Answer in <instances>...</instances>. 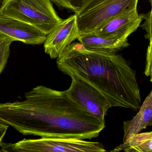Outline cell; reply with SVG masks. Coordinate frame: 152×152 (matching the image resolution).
<instances>
[{"label": "cell", "mask_w": 152, "mask_h": 152, "mask_svg": "<svg viewBox=\"0 0 152 152\" xmlns=\"http://www.w3.org/2000/svg\"><path fill=\"white\" fill-rule=\"evenodd\" d=\"M1 147H0V152H1Z\"/></svg>", "instance_id": "obj_18"}, {"label": "cell", "mask_w": 152, "mask_h": 152, "mask_svg": "<svg viewBox=\"0 0 152 152\" xmlns=\"http://www.w3.org/2000/svg\"><path fill=\"white\" fill-rule=\"evenodd\" d=\"M77 39L85 49L98 52L116 53L129 45L128 39L105 38L93 32L80 35Z\"/></svg>", "instance_id": "obj_10"}, {"label": "cell", "mask_w": 152, "mask_h": 152, "mask_svg": "<svg viewBox=\"0 0 152 152\" xmlns=\"http://www.w3.org/2000/svg\"><path fill=\"white\" fill-rule=\"evenodd\" d=\"M75 14L63 20L62 23L48 34L45 41V52L51 59L58 58L65 49L80 36Z\"/></svg>", "instance_id": "obj_8"}, {"label": "cell", "mask_w": 152, "mask_h": 152, "mask_svg": "<svg viewBox=\"0 0 152 152\" xmlns=\"http://www.w3.org/2000/svg\"><path fill=\"white\" fill-rule=\"evenodd\" d=\"M152 119V89L141 105L137 114L131 120H127L123 123V143L126 142L131 137L146 129Z\"/></svg>", "instance_id": "obj_11"}, {"label": "cell", "mask_w": 152, "mask_h": 152, "mask_svg": "<svg viewBox=\"0 0 152 152\" xmlns=\"http://www.w3.org/2000/svg\"><path fill=\"white\" fill-rule=\"evenodd\" d=\"M57 64L65 75L95 87L112 107L137 111L142 105L136 72L119 54L88 51L80 43H74L57 58Z\"/></svg>", "instance_id": "obj_2"}, {"label": "cell", "mask_w": 152, "mask_h": 152, "mask_svg": "<svg viewBox=\"0 0 152 152\" xmlns=\"http://www.w3.org/2000/svg\"><path fill=\"white\" fill-rule=\"evenodd\" d=\"M0 15L28 23L47 35L63 21L51 0H0Z\"/></svg>", "instance_id": "obj_3"}, {"label": "cell", "mask_w": 152, "mask_h": 152, "mask_svg": "<svg viewBox=\"0 0 152 152\" xmlns=\"http://www.w3.org/2000/svg\"><path fill=\"white\" fill-rule=\"evenodd\" d=\"M25 97L0 104V122L23 135L86 140L97 137L105 128V121L87 112L66 91L38 86Z\"/></svg>", "instance_id": "obj_1"}, {"label": "cell", "mask_w": 152, "mask_h": 152, "mask_svg": "<svg viewBox=\"0 0 152 152\" xmlns=\"http://www.w3.org/2000/svg\"><path fill=\"white\" fill-rule=\"evenodd\" d=\"M138 1V0H86L80 9L75 12L80 35L93 33L126 9L137 5Z\"/></svg>", "instance_id": "obj_5"}, {"label": "cell", "mask_w": 152, "mask_h": 152, "mask_svg": "<svg viewBox=\"0 0 152 152\" xmlns=\"http://www.w3.org/2000/svg\"><path fill=\"white\" fill-rule=\"evenodd\" d=\"M144 73L146 76L150 77L152 83V42L150 43L147 49Z\"/></svg>", "instance_id": "obj_15"}, {"label": "cell", "mask_w": 152, "mask_h": 152, "mask_svg": "<svg viewBox=\"0 0 152 152\" xmlns=\"http://www.w3.org/2000/svg\"><path fill=\"white\" fill-rule=\"evenodd\" d=\"M69 88L66 90L69 96L84 109L102 121L104 120L110 104L97 89L84 80L71 78Z\"/></svg>", "instance_id": "obj_6"}, {"label": "cell", "mask_w": 152, "mask_h": 152, "mask_svg": "<svg viewBox=\"0 0 152 152\" xmlns=\"http://www.w3.org/2000/svg\"><path fill=\"white\" fill-rule=\"evenodd\" d=\"M0 36L26 44L41 45L44 43L47 35L28 23L0 15Z\"/></svg>", "instance_id": "obj_9"}, {"label": "cell", "mask_w": 152, "mask_h": 152, "mask_svg": "<svg viewBox=\"0 0 152 152\" xmlns=\"http://www.w3.org/2000/svg\"><path fill=\"white\" fill-rule=\"evenodd\" d=\"M9 126L0 122V143L2 142L3 138L6 134Z\"/></svg>", "instance_id": "obj_16"}, {"label": "cell", "mask_w": 152, "mask_h": 152, "mask_svg": "<svg viewBox=\"0 0 152 152\" xmlns=\"http://www.w3.org/2000/svg\"><path fill=\"white\" fill-rule=\"evenodd\" d=\"M150 1L151 6V10L146 14H140V16L142 19L145 20L143 24L141 26L143 29L146 32L145 36L151 43L152 42V0Z\"/></svg>", "instance_id": "obj_14"}, {"label": "cell", "mask_w": 152, "mask_h": 152, "mask_svg": "<svg viewBox=\"0 0 152 152\" xmlns=\"http://www.w3.org/2000/svg\"><path fill=\"white\" fill-rule=\"evenodd\" d=\"M12 39L7 37L0 36V74L5 68L10 55V47Z\"/></svg>", "instance_id": "obj_12"}, {"label": "cell", "mask_w": 152, "mask_h": 152, "mask_svg": "<svg viewBox=\"0 0 152 152\" xmlns=\"http://www.w3.org/2000/svg\"><path fill=\"white\" fill-rule=\"evenodd\" d=\"M1 152H104L101 143L61 137L24 139L15 144L0 143Z\"/></svg>", "instance_id": "obj_4"}, {"label": "cell", "mask_w": 152, "mask_h": 152, "mask_svg": "<svg viewBox=\"0 0 152 152\" xmlns=\"http://www.w3.org/2000/svg\"><path fill=\"white\" fill-rule=\"evenodd\" d=\"M142 20L137 12V5L131 6L97 28L93 33L105 38L128 39L137 29Z\"/></svg>", "instance_id": "obj_7"}, {"label": "cell", "mask_w": 152, "mask_h": 152, "mask_svg": "<svg viewBox=\"0 0 152 152\" xmlns=\"http://www.w3.org/2000/svg\"><path fill=\"white\" fill-rule=\"evenodd\" d=\"M86 0H51L57 6L76 12Z\"/></svg>", "instance_id": "obj_13"}, {"label": "cell", "mask_w": 152, "mask_h": 152, "mask_svg": "<svg viewBox=\"0 0 152 152\" xmlns=\"http://www.w3.org/2000/svg\"><path fill=\"white\" fill-rule=\"evenodd\" d=\"M152 126V119L151 120V121H150V123H149V126Z\"/></svg>", "instance_id": "obj_17"}]
</instances>
